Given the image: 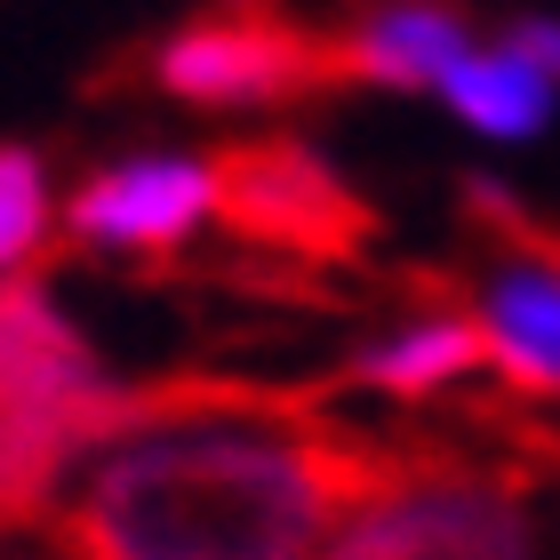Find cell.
<instances>
[{"mask_svg": "<svg viewBox=\"0 0 560 560\" xmlns=\"http://www.w3.org/2000/svg\"><path fill=\"white\" fill-rule=\"evenodd\" d=\"M393 465V448L304 400L161 385L137 393L105 448H89L57 537L72 560H313Z\"/></svg>", "mask_w": 560, "mask_h": 560, "instance_id": "1", "label": "cell"}, {"mask_svg": "<svg viewBox=\"0 0 560 560\" xmlns=\"http://www.w3.org/2000/svg\"><path fill=\"white\" fill-rule=\"evenodd\" d=\"M137 393L96 369L89 337L24 272H0V504H40L89 448L129 424Z\"/></svg>", "mask_w": 560, "mask_h": 560, "instance_id": "2", "label": "cell"}, {"mask_svg": "<svg viewBox=\"0 0 560 560\" xmlns=\"http://www.w3.org/2000/svg\"><path fill=\"white\" fill-rule=\"evenodd\" d=\"M313 560H545V521L521 480L489 465L400 456Z\"/></svg>", "mask_w": 560, "mask_h": 560, "instance_id": "3", "label": "cell"}, {"mask_svg": "<svg viewBox=\"0 0 560 560\" xmlns=\"http://www.w3.org/2000/svg\"><path fill=\"white\" fill-rule=\"evenodd\" d=\"M152 81H161L176 105L200 113H248V105H280V96H304L320 81H337V40H313L304 24H289L265 0H233V9H209L192 24L152 48Z\"/></svg>", "mask_w": 560, "mask_h": 560, "instance_id": "4", "label": "cell"}, {"mask_svg": "<svg viewBox=\"0 0 560 560\" xmlns=\"http://www.w3.org/2000/svg\"><path fill=\"white\" fill-rule=\"evenodd\" d=\"M217 217L265 248H296V257H337V248H352L369 233L345 176L304 144L217 152Z\"/></svg>", "mask_w": 560, "mask_h": 560, "instance_id": "5", "label": "cell"}, {"mask_svg": "<svg viewBox=\"0 0 560 560\" xmlns=\"http://www.w3.org/2000/svg\"><path fill=\"white\" fill-rule=\"evenodd\" d=\"M217 217V161L192 152H137V161L96 168L72 192V241L89 248H129V257H168Z\"/></svg>", "mask_w": 560, "mask_h": 560, "instance_id": "6", "label": "cell"}, {"mask_svg": "<svg viewBox=\"0 0 560 560\" xmlns=\"http://www.w3.org/2000/svg\"><path fill=\"white\" fill-rule=\"evenodd\" d=\"M472 48L465 9L448 0H385L361 24L337 33V72L345 81H376V89H441L448 65Z\"/></svg>", "mask_w": 560, "mask_h": 560, "instance_id": "7", "label": "cell"}, {"mask_svg": "<svg viewBox=\"0 0 560 560\" xmlns=\"http://www.w3.org/2000/svg\"><path fill=\"white\" fill-rule=\"evenodd\" d=\"M480 328H489V361L521 393H560V257L521 248L489 272L480 289Z\"/></svg>", "mask_w": 560, "mask_h": 560, "instance_id": "8", "label": "cell"}, {"mask_svg": "<svg viewBox=\"0 0 560 560\" xmlns=\"http://www.w3.org/2000/svg\"><path fill=\"white\" fill-rule=\"evenodd\" d=\"M432 96H441L472 137H504V144H513V137H537L545 120H552L560 81H552L545 65H528L513 40H472Z\"/></svg>", "mask_w": 560, "mask_h": 560, "instance_id": "9", "label": "cell"}, {"mask_svg": "<svg viewBox=\"0 0 560 560\" xmlns=\"http://www.w3.org/2000/svg\"><path fill=\"white\" fill-rule=\"evenodd\" d=\"M480 361H489V328L472 313H432V320H409L400 337L376 345L361 361V376L385 393H432V385H456Z\"/></svg>", "mask_w": 560, "mask_h": 560, "instance_id": "10", "label": "cell"}, {"mask_svg": "<svg viewBox=\"0 0 560 560\" xmlns=\"http://www.w3.org/2000/svg\"><path fill=\"white\" fill-rule=\"evenodd\" d=\"M48 233V168L40 152L0 144V272H16Z\"/></svg>", "mask_w": 560, "mask_h": 560, "instance_id": "11", "label": "cell"}, {"mask_svg": "<svg viewBox=\"0 0 560 560\" xmlns=\"http://www.w3.org/2000/svg\"><path fill=\"white\" fill-rule=\"evenodd\" d=\"M504 40H513L528 65H545L552 81H560V16H513V24H504Z\"/></svg>", "mask_w": 560, "mask_h": 560, "instance_id": "12", "label": "cell"}]
</instances>
